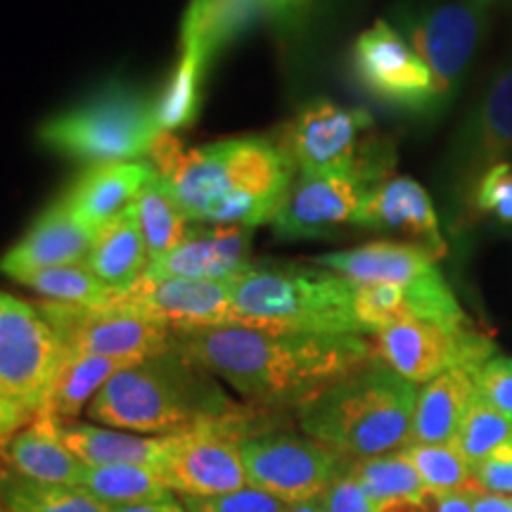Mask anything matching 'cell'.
<instances>
[{"label":"cell","instance_id":"cell-1","mask_svg":"<svg viewBox=\"0 0 512 512\" xmlns=\"http://www.w3.org/2000/svg\"><path fill=\"white\" fill-rule=\"evenodd\" d=\"M174 347L219 377L247 406L299 411L375 356L368 335H311L245 325L174 330Z\"/></svg>","mask_w":512,"mask_h":512},{"label":"cell","instance_id":"cell-2","mask_svg":"<svg viewBox=\"0 0 512 512\" xmlns=\"http://www.w3.org/2000/svg\"><path fill=\"white\" fill-rule=\"evenodd\" d=\"M150 164L176 190L192 223L254 228L271 223L297 166L264 136L230 138L202 147H183L174 133H159Z\"/></svg>","mask_w":512,"mask_h":512},{"label":"cell","instance_id":"cell-3","mask_svg":"<svg viewBox=\"0 0 512 512\" xmlns=\"http://www.w3.org/2000/svg\"><path fill=\"white\" fill-rule=\"evenodd\" d=\"M219 377L174 344L112 377L86 408L88 422L136 434H181L202 422L238 413Z\"/></svg>","mask_w":512,"mask_h":512},{"label":"cell","instance_id":"cell-4","mask_svg":"<svg viewBox=\"0 0 512 512\" xmlns=\"http://www.w3.org/2000/svg\"><path fill=\"white\" fill-rule=\"evenodd\" d=\"M415 401L418 384L373 356L299 408L297 422L306 437L354 463L411 444Z\"/></svg>","mask_w":512,"mask_h":512},{"label":"cell","instance_id":"cell-5","mask_svg":"<svg viewBox=\"0 0 512 512\" xmlns=\"http://www.w3.org/2000/svg\"><path fill=\"white\" fill-rule=\"evenodd\" d=\"M235 325L311 335H363L354 283L320 266L249 264L233 280Z\"/></svg>","mask_w":512,"mask_h":512},{"label":"cell","instance_id":"cell-6","mask_svg":"<svg viewBox=\"0 0 512 512\" xmlns=\"http://www.w3.org/2000/svg\"><path fill=\"white\" fill-rule=\"evenodd\" d=\"M157 138V100L126 83L100 88L38 128L48 150L88 166L138 162Z\"/></svg>","mask_w":512,"mask_h":512},{"label":"cell","instance_id":"cell-7","mask_svg":"<svg viewBox=\"0 0 512 512\" xmlns=\"http://www.w3.org/2000/svg\"><path fill=\"white\" fill-rule=\"evenodd\" d=\"M278 145L297 166V174L349 171L380 185L392 178L396 162L392 143L375 136L373 114L330 100L306 105L280 131Z\"/></svg>","mask_w":512,"mask_h":512},{"label":"cell","instance_id":"cell-8","mask_svg":"<svg viewBox=\"0 0 512 512\" xmlns=\"http://www.w3.org/2000/svg\"><path fill=\"white\" fill-rule=\"evenodd\" d=\"M67 354L36 304L0 292V392L43 413Z\"/></svg>","mask_w":512,"mask_h":512},{"label":"cell","instance_id":"cell-9","mask_svg":"<svg viewBox=\"0 0 512 512\" xmlns=\"http://www.w3.org/2000/svg\"><path fill=\"white\" fill-rule=\"evenodd\" d=\"M247 484L287 505L313 501L347 472L349 460L306 434L271 425L240 444Z\"/></svg>","mask_w":512,"mask_h":512},{"label":"cell","instance_id":"cell-10","mask_svg":"<svg viewBox=\"0 0 512 512\" xmlns=\"http://www.w3.org/2000/svg\"><path fill=\"white\" fill-rule=\"evenodd\" d=\"M60 337L67 356H107L143 361L174 344V330L119 304H36Z\"/></svg>","mask_w":512,"mask_h":512},{"label":"cell","instance_id":"cell-11","mask_svg":"<svg viewBox=\"0 0 512 512\" xmlns=\"http://www.w3.org/2000/svg\"><path fill=\"white\" fill-rule=\"evenodd\" d=\"M373 349L396 375L427 384L453 368H482L496 356L494 342L472 325L451 328L434 320L408 318L373 335Z\"/></svg>","mask_w":512,"mask_h":512},{"label":"cell","instance_id":"cell-12","mask_svg":"<svg viewBox=\"0 0 512 512\" xmlns=\"http://www.w3.org/2000/svg\"><path fill=\"white\" fill-rule=\"evenodd\" d=\"M401 36L406 38L432 72L437 110L456 98L467 67L484 34V8L475 0H446L401 17Z\"/></svg>","mask_w":512,"mask_h":512},{"label":"cell","instance_id":"cell-13","mask_svg":"<svg viewBox=\"0 0 512 512\" xmlns=\"http://www.w3.org/2000/svg\"><path fill=\"white\" fill-rule=\"evenodd\" d=\"M373 188L368 178L349 171L297 174L271 219L275 238L313 240L358 226Z\"/></svg>","mask_w":512,"mask_h":512},{"label":"cell","instance_id":"cell-14","mask_svg":"<svg viewBox=\"0 0 512 512\" xmlns=\"http://www.w3.org/2000/svg\"><path fill=\"white\" fill-rule=\"evenodd\" d=\"M351 57L356 79L377 100L411 112L437 110L432 72L389 22L377 19L363 31Z\"/></svg>","mask_w":512,"mask_h":512},{"label":"cell","instance_id":"cell-15","mask_svg":"<svg viewBox=\"0 0 512 512\" xmlns=\"http://www.w3.org/2000/svg\"><path fill=\"white\" fill-rule=\"evenodd\" d=\"M114 304L157 320L169 330H197L235 325L233 280L150 278L117 294Z\"/></svg>","mask_w":512,"mask_h":512},{"label":"cell","instance_id":"cell-16","mask_svg":"<svg viewBox=\"0 0 512 512\" xmlns=\"http://www.w3.org/2000/svg\"><path fill=\"white\" fill-rule=\"evenodd\" d=\"M512 162V53L491 76L482 98L460 128L456 140V171L472 190L491 166Z\"/></svg>","mask_w":512,"mask_h":512},{"label":"cell","instance_id":"cell-17","mask_svg":"<svg viewBox=\"0 0 512 512\" xmlns=\"http://www.w3.org/2000/svg\"><path fill=\"white\" fill-rule=\"evenodd\" d=\"M93 242L95 230L88 228L74 214L67 200L60 197L43 209L22 235V240L3 254L0 273L19 283L27 275L46 271V268L81 264L91 254Z\"/></svg>","mask_w":512,"mask_h":512},{"label":"cell","instance_id":"cell-18","mask_svg":"<svg viewBox=\"0 0 512 512\" xmlns=\"http://www.w3.org/2000/svg\"><path fill=\"white\" fill-rule=\"evenodd\" d=\"M358 226L403 235L413 245L434 254V259L446 254V240L441 235L432 197L408 176H392L375 185L361 211Z\"/></svg>","mask_w":512,"mask_h":512},{"label":"cell","instance_id":"cell-19","mask_svg":"<svg viewBox=\"0 0 512 512\" xmlns=\"http://www.w3.org/2000/svg\"><path fill=\"white\" fill-rule=\"evenodd\" d=\"M249 247H252V228H195L181 247L150 264L145 275L150 278L235 280L252 264Z\"/></svg>","mask_w":512,"mask_h":512},{"label":"cell","instance_id":"cell-20","mask_svg":"<svg viewBox=\"0 0 512 512\" xmlns=\"http://www.w3.org/2000/svg\"><path fill=\"white\" fill-rule=\"evenodd\" d=\"M434 261H437L434 254L413 242L377 240L354 249L316 256L313 264L339 273L354 285L389 283L415 287L439 273Z\"/></svg>","mask_w":512,"mask_h":512},{"label":"cell","instance_id":"cell-21","mask_svg":"<svg viewBox=\"0 0 512 512\" xmlns=\"http://www.w3.org/2000/svg\"><path fill=\"white\" fill-rule=\"evenodd\" d=\"M57 432L69 451L88 467L140 465L162 470L171 458L178 434H136L95 422L57 420Z\"/></svg>","mask_w":512,"mask_h":512},{"label":"cell","instance_id":"cell-22","mask_svg":"<svg viewBox=\"0 0 512 512\" xmlns=\"http://www.w3.org/2000/svg\"><path fill=\"white\" fill-rule=\"evenodd\" d=\"M261 22H273L271 0H188L181 22V50L207 64Z\"/></svg>","mask_w":512,"mask_h":512},{"label":"cell","instance_id":"cell-23","mask_svg":"<svg viewBox=\"0 0 512 512\" xmlns=\"http://www.w3.org/2000/svg\"><path fill=\"white\" fill-rule=\"evenodd\" d=\"M155 174L150 159L88 166V171L64 192V200L79 219L98 233L119 219L136 202L138 192Z\"/></svg>","mask_w":512,"mask_h":512},{"label":"cell","instance_id":"cell-24","mask_svg":"<svg viewBox=\"0 0 512 512\" xmlns=\"http://www.w3.org/2000/svg\"><path fill=\"white\" fill-rule=\"evenodd\" d=\"M0 467L31 482L62 486H81L86 472V465L60 439L57 420L50 415H34L29 425L3 446Z\"/></svg>","mask_w":512,"mask_h":512},{"label":"cell","instance_id":"cell-25","mask_svg":"<svg viewBox=\"0 0 512 512\" xmlns=\"http://www.w3.org/2000/svg\"><path fill=\"white\" fill-rule=\"evenodd\" d=\"M479 370V368H477ZM477 370L453 368L418 389L411 444H453L477 396Z\"/></svg>","mask_w":512,"mask_h":512},{"label":"cell","instance_id":"cell-26","mask_svg":"<svg viewBox=\"0 0 512 512\" xmlns=\"http://www.w3.org/2000/svg\"><path fill=\"white\" fill-rule=\"evenodd\" d=\"M86 261L102 283L117 294L131 290L143 280L150 268V254H147L133 207L95 233V242Z\"/></svg>","mask_w":512,"mask_h":512},{"label":"cell","instance_id":"cell-27","mask_svg":"<svg viewBox=\"0 0 512 512\" xmlns=\"http://www.w3.org/2000/svg\"><path fill=\"white\" fill-rule=\"evenodd\" d=\"M133 211H136V221L140 233H143L147 254H150V264H155L162 256L181 247L195 230V223H192L188 211L183 209L176 190L171 188V183L164 176L157 174V169L150 181L143 185V190L138 192Z\"/></svg>","mask_w":512,"mask_h":512},{"label":"cell","instance_id":"cell-28","mask_svg":"<svg viewBox=\"0 0 512 512\" xmlns=\"http://www.w3.org/2000/svg\"><path fill=\"white\" fill-rule=\"evenodd\" d=\"M133 363L138 361L107 356H67L53 384V392L48 396L46 408L38 415H50L60 422L76 420L91 406L100 389Z\"/></svg>","mask_w":512,"mask_h":512},{"label":"cell","instance_id":"cell-29","mask_svg":"<svg viewBox=\"0 0 512 512\" xmlns=\"http://www.w3.org/2000/svg\"><path fill=\"white\" fill-rule=\"evenodd\" d=\"M79 489L88 491L100 503L119 508V505H136L157 501L171 494L159 470L140 465H105L88 467L83 472Z\"/></svg>","mask_w":512,"mask_h":512},{"label":"cell","instance_id":"cell-30","mask_svg":"<svg viewBox=\"0 0 512 512\" xmlns=\"http://www.w3.org/2000/svg\"><path fill=\"white\" fill-rule=\"evenodd\" d=\"M0 503L10 512H112L79 486L41 484L0 467Z\"/></svg>","mask_w":512,"mask_h":512},{"label":"cell","instance_id":"cell-31","mask_svg":"<svg viewBox=\"0 0 512 512\" xmlns=\"http://www.w3.org/2000/svg\"><path fill=\"white\" fill-rule=\"evenodd\" d=\"M347 475L354 477L375 505L399 498H425L432 496L425 489L422 479L411 460L403 453H387V456L354 460L347 467Z\"/></svg>","mask_w":512,"mask_h":512},{"label":"cell","instance_id":"cell-32","mask_svg":"<svg viewBox=\"0 0 512 512\" xmlns=\"http://www.w3.org/2000/svg\"><path fill=\"white\" fill-rule=\"evenodd\" d=\"M19 285L41 294L46 302L67 306H102L110 304L117 297V292H112L93 273L88 261L46 268V271H38L34 275H27L24 280H19Z\"/></svg>","mask_w":512,"mask_h":512},{"label":"cell","instance_id":"cell-33","mask_svg":"<svg viewBox=\"0 0 512 512\" xmlns=\"http://www.w3.org/2000/svg\"><path fill=\"white\" fill-rule=\"evenodd\" d=\"M207 64L200 57L181 50L178 64L166 83L162 98L157 100L159 133H174L188 128L202 107V81Z\"/></svg>","mask_w":512,"mask_h":512},{"label":"cell","instance_id":"cell-34","mask_svg":"<svg viewBox=\"0 0 512 512\" xmlns=\"http://www.w3.org/2000/svg\"><path fill=\"white\" fill-rule=\"evenodd\" d=\"M401 453L411 460L425 489L434 498L479 486L475 470L456 444H408Z\"/></svg>","mask_w":512,"mask_h":512},{"label":"cell","instance_id":"cell-35","mask_svg":"<svg viewBox=\"0 0 512 512\" xmlns=\"http://www.w3.org/2000/svg\"><path fill=\"white\" fill-rule=\"evenodd\" d=\"M510 439L512 420L508 415L496 411V408H491L489 403L475 396L453 444L458 446V451L463 453V458L475 470V465L482 463L486 456H491L498 446H503Z\"/></svg>","mask_w":512,"mask_h":512},{"label":"cell","instance_id":"cell-36","mask_svg":"<svg viewBox=\"0 0 512 512\" xmlns=\"http://www.w3.org/2000/svg\"><path fill=\"white\" fill-rule=\"evenodd\" d=\"M470 202L498 226H512V162L486 169L472 185Z\"/></svg>","mask_w":512,"mask_h":512},{"label":"cell","instance_id":"cell-37","mask_svg":"<svg viewBox=\"0 0 512 512\" xmlns=\"http://www.w3.org/2000/svg\"><path fill=\"white\" fill-rule=\"evenodd\" d=\"M185 512H285L287 503L280 501L266 491L245 486V489L233 491V494L221 496H181Z\"/></svg>","mask_w":512,"mask_h":512},{"label":"cell","instance_id":"cell-38","mask_svg":"<svg viewBox=\"0 0 512 512\" xmlns=\"http://www.w3.org/2000/svg\"><path fill=\"white\" fill-rule=\"evenodd\" d=\"M477 396L512 420V358L491 356L477 370Z\"/></svg>","mask_w":512,"mask_h":512},{"label":"cell","instance_id":"cell-39","mask_svg":"<svg viewBox=\"0 0 512 512\" xmlns=\"http://www.w3.org/2000/svg\"><path fill=\"white\" fill-rule=\"evenodd\" d=\"M318 498L323 512H377L375 503L361 489V484L354 477H349L347 472L337 477Z\"/></svg>","mask_w":512,"mask_h":512},{"label":"cell","instance_id":"cell-40","mask_svg":"<svg viewBox=\"0 0 512 512\" xmlns=\"http://www.w3.org/2000/svg\"><path fill=\"white\" fill-rule=\"evenodd\" d=\"M475 479L484 491L512 496V439L475 465Z\"/></svg>","mask_w":512,"mask_h":512},{"label":"cell","instance_id":"cell-41","mask_svg":"<svg viewBox=\"0 0 512 512\" xmlns=\"http://www.w3.org/2000/svg\"><path fill=\"white\" fill-rule=\"evenodd\" d=\"M273 3V27L283 34H299L316 17L320 0H271Z\"/></svg>","mask_w":512,"mask_h":512},{"label":"cell","instance_id":"cell-42","mask_svg":"<svg viewBox=\"0 0 512 512\" xmlns=\"http://www.w3.org/2000/svg\"><path fill=\"white\" fill-rule=\"evenodd\" d=\"M31 418H34V415H31L27 408L19 406L17 401H12L10 396L0 392V451H3V446L8 444L22 427L29 425Z\"/></svg>","mask_w":512,"mask_h":512},{"label":"cell","instance_id":"cell-43","mask_svg":"<svg viewBox=\"0 0 512 512\" xmlns=\"http://www.w3.org/2000/svg\"><path fill=\"white\" fill-rule=\"evenodd\" d=\"M482 491V486H472V489L453 491V494L437 496V510L434 512H472V503H475V494Z\"/></svg>","mask_w":512,"mask_h":512},{"label":"cell","instance_id":"cell-44","mask_svg":"<svg viewBox=\"0 0 512 512\" xmlns=\"http://www.w3.org/2000/svg\"><path fill=\"white\" fill-rule=\"evenodd\" d=\"M377 512H434L437 510V501L434 496L425 498H399V501H387L375 505Z\"/></svg>","mask_w":512,"mask_h":512},{"label":"cell","instance_id":"cell-45","mask_svg":"<svg viewBox=\"0 0 512 512\" xmlns=\"http://www.w3.org/2000/svg\"><path fill=\"white\" fill-rule=\"evenodd\" d=\"M112 512H185L181 498L176 494H169L164 498H157V501L147 503H136V505H119V508H112Z\"/></svg>","mask_w":512,"mask_h":512},{"label":"cell","instance_id":"cell-46","mask_svg":"<svg viewBox=\"0 0 512 512\" xmlns=\"http://www.w3.org/2000/svg\"><path fill=\"white\" fill-rule=\"evenodd\" d=\"M472 512H512V496L491 494V491H477Z\"/></svg>","mask_w":512,"mask_h":512},{"label":"cell","instance_id":"cell-47","mask_svg":"<svg viewBox=\"0 0 512 512\" xmlns=\"http://www.w3.org/2000/svg\"><path fill=\"white\" fill-rule=\"evenodd\" d=\"M285 512H323V505H320V498H313V501L287 505Z\"/></svg>","mask_w":512,"mask_h":512},{"label":"cell","instance_id":"cell-48","mask_svg":"<svg viewBox=\"0 0 512 512\" xmlns=\"http://www.w3.org/2000/svg\"><path fill=\"white\" fill-rule=\"evenodd\" d=\"M475 3H477V5H482V8H486V5H489L491 0H475Z\"/></svg>","mask_w":512,"mask_h":512},{"label":"cell","instance_id":"cell-49","mask_svg":"<svg viewBox=\"0 0 512 512\" xmlns=\"http://www.w3.org/2000/svg\"><path fill=\"white\" fill-rule=\"evenodd\" d=\"M0 512H10V510H8V508H5V505H3V503H0Z\"/></svg>","mask_w":512,"mask_h":512}]
</instances>
